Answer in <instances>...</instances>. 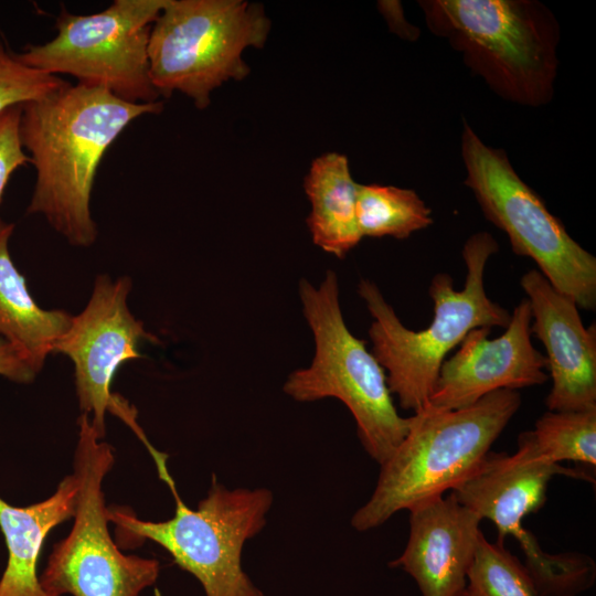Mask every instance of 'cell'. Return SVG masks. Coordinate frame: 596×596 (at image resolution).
<instances>
[{"label": "cell", "instance_id": "obj_1", "mask_svg": "<svg viewBox=\"0 0 596 596\" xmlns=\"http://www.w3.org/2000/svg\"><path fill=\"white\" fill-rule=\"evenodd\" d=\"M20 140L35 168L28 213L41 214L71 245L97 238L91 195L108 147L135 119L162 110L161 102L136 104L81 84L21 106Z\"/></svg>", "mask_w": 596, "mask_h": 596}, {"label": "cell", "instance_id": "obj_2", "mask_svg": "<svg viewBox=\"0 0 596 596\" xmlns=\"http://www.w3.org/2000/svg\"><path fill=\"white\" fill-rule=\"evenodd\" d=\"M498 248L488 232L475 233L467 240L462 248L467 269L462 289H455L447 273L436 274L429 285L434 319L419 331L401 322L373 281L360 280L359 295L373 318L369 329L371 352L402 408L415 413L428 404L443 362L469 331L509 324L511 313L488 297L483 284L487 263Z\"/></svg>", "mask_w": 596, "mask_h": 596}, {"label": "cell", "instance_id": "obj_3", "mask_svg": "<svg viewBox=\"0 0 596 596\" xmlns=\"http://www.w3.org/2000/svg\"><path fill=\"white\" fill-rule=\"evenodd\" d=\"M520 406L518 391L499 390L467 407L427 404L415 412L404 439L381 465L371 498L352 515L353 529L372 530L403 509L451 491L477 468Z\"/></svg>", "mask_w": 596, "mask_h": 596}, {"label": "cell", "instance_id": "obj_4", "mask_svg": "<svg viewBox=\"0 0 596 596\" xmlns=\"http://www.w3.org/2000/svg\"><path fill=\"white\" fill-rule=\"evenodd\" d=\"M429 30L505 100L550 103L557 74L558 23L534 0L419 1Z\"/></svg>", "mask_w": 596, "mask_h": 596}, {"label": "cell", "instance_id": "obj_5", "mask_svg": "<svg viewBox=\"0 0 596 596\" xmlns=\"http://www.w3.org/2000/svg\"><path fill=\"white\" fill-rule=\"evenodd\" d=\"M150 454L174 498V514L166 521H147L131 511L109 508L107 517L117 536L159 544L200 582L205 596H265L243 570L242 551L245 542L265 526L272 491L227 489L213 477L206 497L191 509L178 494L166 455L156 448Z\"/></svg>", "mask_w": 596, "mask_h": 596}, {"label": "cell", "instance_id": "obj_6", "mask_svg": "<svg viewBox=\"0 0 596 596\" xmlns=\"http://www.w3.org/2000/svg\"><path fill=\"white\" fill-rule=\"evenodd\" d=\"M299 296L313 334L315 355L308 368L289 374L284 392L298 402L341 401L355 419L365 451L381 466L404 439L408 417L398 414L385 372L365 341L347 327L337 274L327 270L318 287L301 279Z\"/></svg>", "mask_w": 596, "mask_h": 596}, {"label": "cell", "instance_id": "obj_7", "mask_svg": "<svg viewBox=\"0 0 596 596\" xmlns=\"http://www.w3.org/2000/svg\"><path fill=\"white\" fill-rule=\"evenodd\" d=\"M270 21L258 3L243 0H167L153 22L149 73L160 96L180 92L205 109L212 92L249 73L243 52L264 46Z\"/></svg>", "mask_w": 596, "mask_h": 596}, {"label": "cell", "instance_id": "obj_8", "mask_svg": "<svg viewBox=\"0 0 596 596\" xmlns=\"http://www.w3.org/2000/svg\"><path fill=\"white\" fill-rule=\"evenodd\" d=\"M460 148L465 184L485 217L507 234L513 253L534 260L549 283L578 308L594 310L595 256L518 175L505 151L487 146L466 121Z\"/></svg>", "mask_w": 596, "mask_h": 596}, {"label": "cell", "instance_id": "obj_9", "mask_svg": "<svg viewBox=\"0 0 596 596\" xmlns=\"http://www.w3.org/2000/svg\"><path fill=\"white\" fill-rule=\"evenodd\" d=\"M74 471L78 491L70 533L54 545L40 575L50 596H139L159 576V562L126 555L108 530L103 481L114 450L97 436L87 414L78 417Z\"/></svg>", "mask_w": 596, "mask_h": 596}, {"label": "cell", "instance_id": "obj_10", "mask_svg": "<svg viewBox=\"0 0 596 596\" xmlns=\"http://www.w3.org/2000/svg\"><path fill=\"white\" fill-rule=\"evenodd\" d=\"M167 0H116L92 14L62 10L56 35L15 54L23 64L77 84L106 89L136 104L155 103L159 93L149 73L150 30Z\"/></svg>", "mask_w": 596, "mask_h": 596}, {"label": "cell", "instance_id": "obj_11", "mask_svg": "<svg viewBox=\"0 0 596 596\" xmlns=\"http://www.w3.org/2000/svg\"><path fill=\"white\" fill-rule=\"evenodd\" d=\"M130 289L128 277L99 275L86 307L72 317L68 329L53 347V352L73 362L79 408L102 439L106 412H113L119 397L110 391L116 371L124 362L142 358V340H155L128 308Z\"/></svg>", "mask_w": 596, "mask_h": 596}, {"label": "cell", "instance_id": "obj_12", "mask_svg": "<svg viewBox=\"0 0 596 596\" xmlns=\"http://www.w3.org/2000/svg\"><path fill=\"white\" fill-rule=\"evenodd\" d=\"M531 322L530 304L523 299L500 337L489 339L488 327L469 331L455 354L443 362L428 405L458 409L499 390L545 383L546 359L531 341Z\"/></svg>", "mask_w": 596, "mask_h": 596}, {"label": "cell", "instance_id": "obj_13", "mask_svg": "<svg viewBox=\"0 0 596 596\" xmlns=\"http://www.w3.org/2000/svg\"><path fill=\"white\" fill-rule=\"evenodd\" d=\"M520 285L531 308V333L546 351L552 379L547 409H596V326L586 328L574 300L556 290L538 269L528 270Z\"/></svg>", "mask_w": 596, "mask_h": 596}, {"label": "cell", "instance_id": "obj_14", "mask_svg": "<svg viewBox=\"0 0 596 596\" xmlns=\"http://www.w3.org/2000/svg\"><path fill=\"white\" fill-rule=\"evenodd\" d=\"M557 475L594 482L586 471L543 457L526 430L519 435L515 454L489 451L451 492L481 520L491 521L498 530L497 541L503 543L526 515L544 505L549 482Z\"/></svg>", "mask_w": 596, "mask_h": 596}, {"label": "cell", "instance_id": "obj_15", "mask_svg": "<svg viewBox=\"0 0 596 596\" xmlns=\"http://www.w3.org/2000/svg\"><path fill=\"white\" fill-rule=\"evenodd\" d=\"M408 510L407 544L389 566L411 575L422 596H462L482 534L481 518L459 503L451 491Z\"/></svg>", "mask_w": 596, "mask_h": 596}, {"label": "cell", "instance_id": "obj_16", "mask_svg": "<svg viewBox=\"0 0 596 596\" xmlns=\"http://www.w3.org/2000/svg\"><path fill=\"white\" fill-rule=\"evenodd\" d=\"M78 491L74 473L62 479L47 499L15 507L0 497V530L8 550L0 596H50L41 586L38 561L47 534L73 518Z\"/></svg>", "mask_w": 596, "mask_h": 596}, {"label": "cell", "instance_id": "obj_17", "mask_svg": "<svg viewBox=\"0 0 596 596\" xmlns=\"http://www.w3.org/2000/svg\"><path fill=\"white\" fill-rule=\"evenodd\" d=\"M13 230L12 223L0 219V336L38 374L73 316L64 310L42 309L33 300L9 254Z\"/></svg>", "mask_w": 596, "mask_h": 596}, {"label": "cell", "instance_id": "obj_18", "mask_svg": "<svg viewBox=\"0 0 596 596\" xmlns=\"http://www.w3.org/2000/svg\"><path fill=\"white\" fill-rule=\"evenodd\" d=\"M311 203L307 225L315 245L343 258L362 240L356 220V183L344 155L329 152L316 158L305 178Z\"/></svg>", "mask_w": 596, "mask_h": 596}, {"label": "cell", "instance_id": "obj_19", "mask_svg": "<svg viewBox=\"0 0 596 596\" xmlns=\"http://www.w3.org/2000/svg\"><path fill=\"white\" fill-rule=\"evenodd\" d=\"M356 220L361 236L407 238L433 223L432 210L411 189L359 184Z\"/></svg>", "mask_w": 596, "mask_h": 596}, {"label": "cell", "instance_id": "obj_20", "mask_svg": "<svg viewBox=\"0 0 596 596\" xmlns=\"http://www.w3.org/2000/svg\"><path fill=\"white\" fill-rule=\"evenodd\" d=\"M530 433L538 451L549 460L596 466V409L549 411Z\"/></svg>", "mask_w": 596, "mask_h": 596}, {"label": "cell", "instance_id": "obj_21", "mask_svg": "<svg viewBox=\"0 0 596 596\" xmlns=\"http://www.w3.org/2000/svg\"><path fill=\"white\" fill-rule=\"evenodd\" d=\"M462 596L536 595L523 563L503 543H491L481 534Z\"/></svg>", "mask_w": 596, "mask_h": 596}, {"label": "cell", "instance_id": "obj_22", "mask_svg": "<svg viewBox=\"0 0 596 596\" xmlns=\"http://www.w3.org/2000/svg\"><path fill=\"white\" fill-rule=\"evenodd\" d=\"M68 84L60 76L23 64L0 39V114L43 99Z\"/></svg>", "mask_w": 596, "mask_h": 596}, {"label": "cell", "instance_id": "obj_23", "mask_svg": "<svg viewBox=\"0 0 596 596\" xmlns=\"http://www.w3.org/2000/svg\"><path fill=\"white\" fill-rule=\"evenodd\" d=\"M21 106L0 114V201L12 173L30 162L20 140Z\"/></svg>", "mask_w": 596, "mask_h": 596}, {"label": "cell", "instance_id": "obj_24", "mask_svg": "<svg viewBox=\"0 0 596 596\" xmlns=\"http://www.w3.org/2000/svg\"><path fill=\"white\" fill-rule=\"evenodd\" d=\"M0 375L17 383L32 382L36 373L23 356L0 336Z\"/></svg>", "mask_w": 596, "mask_h": 596}]
</instances>
